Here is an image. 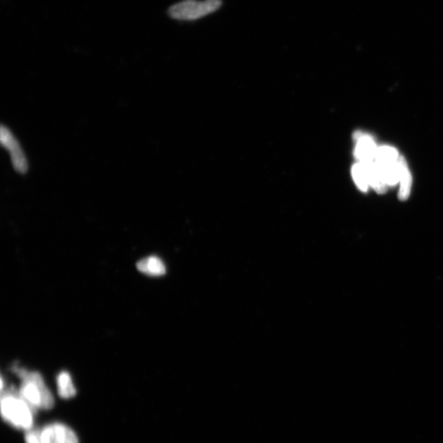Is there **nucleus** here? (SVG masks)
<instances>
[{
    "mask_svg": "<svg viewBox=\"0 0 443 443\" xmlns=\"http://www.w3.org/2000/svg\"><path fill=\"white\" fill-rule=\"evenodd\" d=\"M13 371L22 380L20 392L22 398L29 405L33 412L36 413L37 409H50L54 407L53 395L39 373L27 371L20 368H14Z\"/></svg>",
    "mask_w": 443,
    "mask_h": 443,
    "instance_id": "f257e3e1",
    "label": "nucleus"
},
{
    "mask_svg": "<svg viewBox=\"0 0 443 443\" xmlns=\"http://www.w3.org/2000/svg\"><path fill=\"white\" fill-rule=\"evenodd\" d=\"M1 414L4 421L20 430H29L33 424V412L20 391L14 388L2 391Z\"/></svg>",
    "mask_w": 443,
    "mask_h": 443,
    "instance_id": "f03ea898",
    "label": "nucleus"
},
{
    "mask_svg": "<svg viewBox=\"0 0 443 443\" xmlns=\"http://www.w3.org/2000/svg\"><path fill=\"white\" fill-rule=\"evenodd\" d=\"M222 6L221 0H184L174 4L168 9V15L177 20H197L218 10Z\"/></svg>",
    "mask_w": 443,
    "mask_h": 443,
    "instance_id": "7ed1b4c3",
    "label": "nucleus"
},
{
    "mask_svg": "<svg viewBox=\"0 0 443 443\" xmlns=\"http://www.w3.org/2000/svg\"><path fill=\"white\" fill-rule=\"evenodd\" d=\"M398 152L390 146H382L377 150L375 162L384 174L386 185L393 187L399 182Z\"/></svg>",
    "mask_w": 443,
    "mask_h": 443,
    "instance_id": "20e7f679",
    "label": "nucleus"
},
{
    "mask_svg": "<svg viewBox=\"0 0 443 443\" xmlns=\"http://www.w3.org/2000/svg\"><path fill=\"white\" fill-rule=\"evenodd\" d=\"M0 141H1L3 147L9 150L13 166L15 170L20 173H25L28 166L25 154L11 131L3 125L1 130H0Z\"/></svg>",
    "mask_w": 443,
    "mask_h": 443,
    "instance_id": "39448f33",
    "label": "nucleus"
},
{
    "mask_svg": "<svg viewBox=\"0 0 443 443\" xmlns=\"http://www.w3.org/2000/svg\"><path fill=\"white\" fill-rule=\"evenodd\" d=\"M43 443H79L78 437L73 430L63 423H52L41 430Z\"/></svg>",
    "mask_w": 443,
    "mask_h": 443,
    "instance_id": "423d86ee",
    "label": "nucleus"
},
{
    "mask_svg": "<svg viewBox=\"0 0 443 443\" xmlns=\"http://www.w3.org/2000/svg\"><path fill=\"white\" fill-rule=\"evenodd\" d=\"M355 139L357 140L355 154L362 164L373 162L375 160L377 150L373 138L370 136L356 133Z\"/></svg>",
    "mask_w": 443,
    "mask_h": 443,
    "instance_id": "0eeeda50",
    "label": "nucleus"
},
{
    "mask_svg": "<svg viewBox=\"0 0 443 443\" xmlns=\"http://www.w3.org/2000/svg\"><path fill=\"white\" fill-rule=\"evenodd\" d=\"M399 182L400 191L399 199L400 201H407L411 194L412 178L411 172L409 170L408 165L403 157H399Z\"/></svg>",
    "mask_w": 443,
    "mask_h": 443,
    "instance_id": "6e6552de",
    "label": "nucleus"
},
{
    "mask_svg": "<svg viewBox=\"0 0 443 443\" xmlns=\"http://www.w3.org/2000/svg\"><path fill=\"white\" fill-rule=\"evenodd\" d=\"M362 164L364 165L366 169L370 186L373 187L379 194H383L386 191V188L388 185H386L384 174L382 173L379 165L377 164L375 160L373 162Z\"/></svg>",
    "mask_w": 443,
    "mask_h": 443,
    "instance_id": "1a4fd4ad",
    "label": "nucleus"
},
{
    "mask_svg": "<svg viewBox=\"0 0 443 443\" xmlns=\"http://www.w3.org/2000/svg\"><path fill=\"white\" fill-rule=\"evenodd\" d=\"M138 270L150 276H161L166 273V268L159 258L150 256L138 263Z\"/></svg>",
    "mask_w": 443,
    "mask_h": 443,
    "instance_id": "9d476101",
    "label": "nucleus"
},
{
    "mask_svg": "<svg viewBox=\"0 0 443 443\" xmlns=\"http://www.w3.org/2000/svg\"><path fill=\"white\" fill-rule=\"evenodd\" d=\"M57 384L59 395L61 398L68 399L76 395V388H75L72 379H71L68 372H62V373L59 375Z\"/></svg>",
    "mask_w": 443,
    "mask_h": 443,
    "instance_id": "9b49d317",
    "label": "nucleus"
},
{
    "mask_svg": "<svg viewBox=\"0 0 443 443\" xmlns=\"http://www.w3.org/2000/svg\"><path fill=\"white\" fill-rule=\"evenodd\" d=\"M352 176L358 187L363 191H366L370 183L368 179L366 169L361 163H358L352 168Z\"/></svg>",
    "mask_w": 443,
    "mask_h": 443,
    "instance_id": "f8f14e48",
    "label": "nucleus"
},
{
    "mask_svg": "<svg viewBox=\"0 0 443 443\" xmlns=\"http://www.w3.org/2000/svg\"><path fill=\"white\" fill-rule=\"evenodd\" d=\"M26 443H43L41 440V430H27L25 436Z\"/></svg>",
    "mask_w": 443,
    "mask_h": 443,
    "instance_id": "ddd939ff",
    "label": "nucleus"
}]
</instances>
